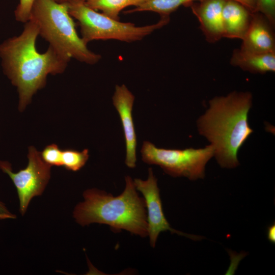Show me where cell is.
<instances>
[{
  "label": "cell",
  "instance_id": "1",
  "mask_svg": "<svg viewBox=\"0 0 275 275\" xmlns=\"http://www.w3.org/2000/svg\"><path fill=\"white\" fill-rule=\"evenodd\" d=\"M39 35L37 24L29 19L20 35L0 44L3 70L17 88L20 111L37 91L45 87L48 75L63 73L70 60L50 45L44 52H39L36 46Z\"/></svg>",
  "mask_w": 275,
  "mask_h": 275
},
{
  "label": "cell",
  "instance_id": "2",
  "mask_svg": "<svg viewBox=\"0 0 275 275\" xmlns=\"http://www.w3.org/2000/svg\"><path fill=\"white\" fill-rule=\"evenodd\" d=\"M253 96L249 92L233 91L209 100V107L197 121L198 130L214 148V156L224 168L237 167V154L254 132L248 122Z\"/></svg>",
  "mask_w": 275,
  "mask_h": 275
},
{
  "label": "cell",
  "instance_id": "3",
  "mask_svg": "<svg viewBox=\"0 0 275 275\" xmlns=\"http://www.w3.org/2000/svg\"><path fill=\"white\" fill-rule=\"evenodd\" d=\"M125 182L124 191L116 197L96 188L84 191V201L78 204L73 211L76 222L82 226L95 223L106 224L113 231L125 230L141 237L147 236L144 199L139 196L130 176H126Z\"/></svg>",
  "mask_w": 275,
  "mask_h": 275
},
{
  "label": "cell",
  "instance_id": "4",
  "mask_svg": "<svg viewBox=\"0 0 275 275\" xmlns=\"http://www.w3.org/2000/svg\"><path fill=\"white\" fill-rule=\"evenodd\" d=\"M29 19L37 24L39 35L62 55L90 65L100 60L101 55L90 50L77 34L66 3L34 0Z\"/></svg>",
  "mask_w": 275,
  "mask_h": 275
},
{
  "label": "cell",
  "instance_id": "5",
  "mask_svg": "<svg viewBox=\"0 0 275 275\" xmlns=\"http://www.w3.org/2000/svg\"><path fill=\"white\" fill-rule=\"evenodd\" d=\"M68 11L80 27L81 39L87 44L94 40H116L130 43L142 40L155 31L167 25L169 16H161L155 23L138 26L130 22H122L99 13L85 2L66 3Z\"/></svg>",
  "mask_w": 275,
  "mask_h": 275
},
{
  "label": "cell",
  "instance_id": "6",
  "mask_svg": "<svg viewBox=\"0 0 275 275\" xmlns=\"http://www.w3.org/2000/svg\"><path fill=\"white\" fill-rule=\"evenodd\" d=\"M141 152L144 162L159 166L167 174L196 180L204 178L206 165L214 156V148L210 144L198 149H168L144 141Z\"/></svg>",
  "mask_w": 275,
  "mask_h": 275
},
{
  "label": "cell",
  "instance_id": "7",
  "mask_svg": "<svg viewBox=\"0 0 275 275\" xmlns=\"http://www.w3.org/2000/svg\"><path fill=\"white\" fill-rule=\"evenodd\" d=\"M28 157L26 167L17 173L12 171L9 162L0 160V169L9 175L16 188L22 215L25 213L31 200L42 195L50 177L51 166L42 159L41 153L34 147H29Z\"/></svg>",
  "mask_w": 275,
  "mask_h": 275
},
{
  "label": "cell",
  "instance_id": "8",
  "mask_svg": "<svg viewBox=\"0 0 275 275\" xmlns=\"http://www.w3.org/2000/svg\"><path fill=\"white\" fill-rule=\"evenodd\" d=\"M148 174L147 180L135 179L133 182L136 189L141 191L144 197L148 212V236L151 246L154 248L159 233L167 230L170 231L171 233H176L194 240L203 239V236L185 233L170 226L162 210L157 180L153 174L152 168L149 169Z\"/></svg>",
  "mask_w": 275,
  "mask_h": 275
},
{
  "label": "cell",
  "instance_id": "9",
  "mask_svg": "<svg viewBox=\"0 0 275 275\" xmlns=\"http://www.w3.org/2000/svg\"><path fill=\"white\" fill-rule=\"evenodd\" d=\"M122 125L126 145V164L130 168L135 167L136 135L132 116L134 96L124 85H116L112 98Z\"/></svg>",
  "mask_w": 275,
  "mask_h": 275
},
{
  "label": "cell",
  "instance_id": "10",
  "mask_svg": "<svg viewBox=\"0 0 275 275\" xmlns=\"http://www.w3.org/2000/svg\"><path fill=\"white\" fill-rule=\"evenodd\" d=\"M226 0H202L189 5L197 17L200 28L206 40L210 43L223 37V9Z\"/></svg>",
  "mask_w": 275,
  "mask_h": 275
},
{
  "label": "cell",
  "instance_id": "11",
  "mask_svg": "<svg viewBox=\"0 0 275 275\" xmlns=\"http://www.w3.org/2000/svg\"><path fill=\"white\" fill-rule=\"evenodd\" d=\"M273 28L264 15L253 13L240 48L260 53L275 52Z\"/></svg>",
  "mask_w": 275,
  "mask_h": 275
},
{
  "label": "cell",
  "instance_id": "12",
  "mask_svg": "<svg viewBox=\"0 0 275 275\" xmlns=\"http://www.w3.org/2000/svg\"><path fill=\"white\" fill-rule=\"evenodd\" d=\"M252 13L238 3L226 0L222 13L223 37L242 40L250 25Z\"/></svg>",
  "mask_w": 275,
  "mask_h": 275
},
{
  "label": "cell",
  "instance_id": "13",
  "mask_svg": "<svg viewBox=\"0 0 275 275\" xmlns=\"http://www.w3.org/2000/svg\"><path fill=\"white\" fill-rule=\"evenodd\" d=\"M230 64L253 73L274 72L275 52L260 53L236 49L232 54Z\"/></svg>",
  "mask_w": 275,
  "mask_h": 275
},
{
  "label": "cell",
  "instance_id": "14",
  "mask_svg": "<svg viewBox=\"0 0 275 275\" xmlns=\"http://www.w3.org/2000/svg\"><path fill=\"white\" fill-rule=\"evenodd\" d=\"M202 0H144L139 6L124 12L126 14L134 12L151 11L159 14L161 16L169 15L183 5Z\"/></svg>",
  "mask_w": 275,
  "mask_h": 275
},
{
  "label": "cell",
  "instance_id": "15",
  "mask_svg": "<svg viewBox=\"0 0 275 275\" xmlns=\"http://www.w3.org/2000/svg\"><path fill=\"white\" fill-rule=\"evenodd\" d=\"M144 0H86L85 4L90 8L113 19L119 20L120 13L129 6L140 5Z\"/></svg>",
  "mask_w": 275,
  "mask_h": 275
},
{
  "label": "cell",
  "instance_id": "16",
  "mask_svg": "<svg viewBox=\"0 0 275 275\" xmlns=\"http://www.w3.org/2000/svg\"><path fill=\"white\" fill-rule=\"evenodd\" d=\"M89 157V150L87 149L82 151L73 149L62 150V166L68 170L77 171L85 166Z\"/></svg>",
  "mask_w": 275,
  "mask_h": 275
},
{
  "label": "cell",
  "instance_id": "17",
  "mask_svg": "<svg viewBox=\"0 0 275 275\" xmlns=\"http://www.w3.org/2000/svg\"><path fill=\"white\" fill-rule=\"evenodd\" d=\"M40 153L42 159L48 164L51 166H62V150L57 145H48Z\"/></svg>",
  "mask_w": 275,
  "mask_h": 275
},
{
  "label": "cell",
  "instance_id": "18",
  "mask_svg": "<svg viewBox=\"0 0 275 275\" xmlns=\"http://www.w3.org/2000/svg\"><path fill=\"white\" fill-rule=\"evenodd\" d=\"M259 13L264 15L271 25L275 24V0H257L254 13Z\"/></svg>",
  "mask_w": 275,
  "mask_h": 275
},
{
  "label": "cell",
  "instance_id": "19",
  "mask_svg": "<svg viewBox=\"0 0 275 275\" xmlns=\"http://www.w3.org/2000/svg\"><path fill=\"white\" fill-rule=\"evenodd\" d=\"M60 2L61 0H54ZM34 0H19L14 11V16L17 21L25 23L30 18V13Z\"/></svg>",
  "mask_w": 275,
  "mask_h": 275
},
{
  "label": "cell",
  "instance_id": "20",
  "mask_svg": "<svg viewBox=\"0 0 275 275\" xmlns=\"http://www.w3.org/2000/svg\"><path fill=\"white\" fill-rule=\"evenodd\" d=\"M16 215L11 213L4 203L0 201V219L15 218Z\"/></svg>",
  "mask_w": 275,
  "mask_h": 275
},
{
  "label": "cell",
  "instance_id": "21",
  "mask_svg": "<svg viewBox=\"0 0 275 275\" xmlns=\"http://www.w3.org/2000/svg\"><path fill=\"white\" fill-rule=\"evenodd\" d=\"M244 6L252 13L255 10L257 0H232Z\"/></svg>",
  "mask_w": 275,
  "mask_h": 275
},
{
  "label": "cell",
  "instance_id": "22",
  "mask_svg": "<svg viewBox=\"0 0 275 275\" xmlns=\"http://www.w3.org/2000/svg\"><path fill=\"white\" fill-rule=\"evenodd\" d=\"M267 238L269 241L275 243V225L274 223L270 225L267 229Z\"/></svg>",
  "mask_w": 275,
  "mask_h": 275
},
{
  "label": "cell",
  "instance_id": "23",
  "mask_svg": "<svg viewBox=\"0 0 275 275\" xmlns=\"http://www.w3.org/2000/svg\"><path fill=\"white\" fill-rule=\"evenodd\" d=\"M86 0H61L60 3L85 2Z\"/></svg>",
  "mask_w": 275,
  "mask_h": 275
}]
</instances>
